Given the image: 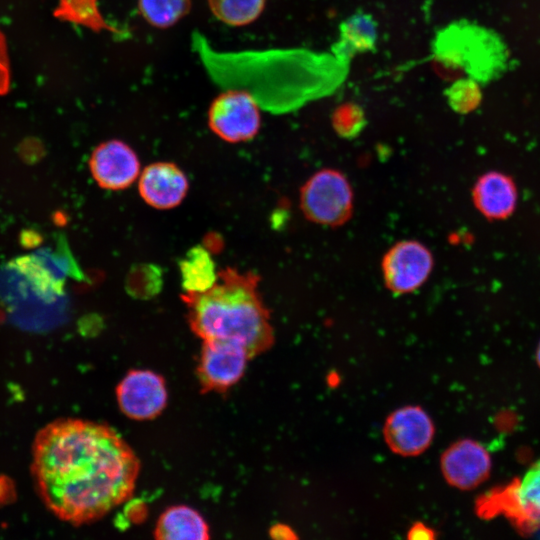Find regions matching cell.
Segmentation results:
<instances>
[{
	"instance_id": "obj_24",
	"label": "cell",
	"mask_w": 540,
	"mask_h": 540,
	"mask_svg": "<svg viewBox=\"0 0 540 540\" xmlns=\"http://www.w3.org/2000/svg\"><path fill=\"white\" fill-rule=\"evenodd\" d=\"M10 71L7 45L4 34L0 31V96L9 90Z\"/></svg>"
},
{
	"instance_id": "obj_27",
	"label": "cell",
	"mask_w": 540,
	"mask_h": 540,
	"mask_svg": "<svg viewBox=\"0 0 540 540\" xmlns=\"http://www.w3.org/2000/svg\"><path fill=\"white\" fill-rule=\"evenodd\" d=\"M535 361H536L537 366L540 368V340L538 342V345L535 351Z\"/></svg>"
},
{
	"instance_id": "obj_22",
	"label": "cell",
	"mask_w": 540,
	"mask_h": 540,
	"mask_svg": "<svg viewBox=\"0 0 540 540\" xmlns=\"http://www.w3.org/2000/svg\"><path fill=\"white\" fill-rule=\"evenodd\" d=\"M367 119L364 109L355 102H344L332 112L331 125L334 132L343 139H354L364 130Z\"/></svg>"
},
{
	"instance_id": "obj_26",
	"label": "cell",
	"mask_w": 540,
	"mask_h": 540,
	"mask_svg": "<svg viewBox=\"0 0 540 540\" xmlns=\"http://www.w3.org/2000/svg\"><path fill=\"white\" fill-rule=\"evenodd\" d=\"M270 535L273 538H281V539H291L296 538L294 535V532L290 527L283 524H276L270 529Z\"/></svg>"
},
{
	"instance_id": "obj_21",
	"label": "cell",
	"mask_w": 540,
	"mask_h": 540,
	"mask_svg": "<svg viewBox=\"0 0 540 540\" xmlns=\"http://www.w3.org/2000/svg\"><path fill=\"white\" fill-rule=\"evenodd\" d=\"M143 18L156 28H169L186 16L191 0H138Z\"/></svg>"
},
{
	"instance_id": "obj_5",
	"label": "cell",
	"mask_w": 540,
	"mask_h": 540,
	"mask_svg": "<svg viewBox=\"0 0 540 540\" xmlns=\"http://www.w3.org/2000/svg\"><path fill=\"white\" fill-rule=\"evenodd\" d=\"M211 131L229 143L253 139L261 126L259 103L244 89H228L220 93L208 110Z\"/></svg>"
},
{
	"instance_id": "obj_16",
	"label": "cell",
	"mask_w": 540,
	"mask_h": 540,
	"mask_svg": "<svg viewBox=\"0 0 540 540\" xmlns=\"http://www.w3.org/2000/svg\"><path fill=\"white\" fill-rule=\"evenodd\" d=\"M337 46L341 55H354L372 52L378 40V23L364 11L349 15L339 25Z\"/></svg>"
},
{
	"instance_id": "obj_6",
	"label": "cell",
	"mask_w": 540,
	"mask_h": 540,
	"mask_svg": "<svg viewBox=\"0 0 540 540\" xmlns=\"http://www.w3.org/2000/svg\"><path fill=\"white\" fill-rule=\"evenodd\" d=\"M249 359V353L239 344L202 341L196 369L202 391H227L243 377Z\"/></svg>"
},
{
	"instance_id": "obj_9",
	"label": "cell",
	"mask_w": 540,
	"mask_h": 540,
	"mask_svg": "<svg viewBox=\"0 0 540 540\" xmlns=\"http://www.w3.org/2000/svg\"><path fill=\"white\" fill-rule=\"evenodd\" d=\"M440 469L450 486L469 491L479 487L489 478L492 458L482 443L471 438H462L443 451Z\"/></svg>"
},
{
	"instance_id": "obj_4",
	"label": "cell",
	"mask_w": 540,
	"mask_h": 540,
	"mask_svg": "<svg viewBox=\"0 0 540 540\" xmlns=\"http://www.w3.org/2000/svg\"><path fill=\"white\" fill-rule=\"evenodd\" d=\"M305 216L318 224L338 226L346 222L353 209V193L339 171L324 169L309 178L300 193Z\"/></svg>"
},
{
	"instance_id": "obj_8",
	"label": "cell",
	"mask_w": 540,
	"mask_h": 540,
	"mask_svg": "<svg viewBox=\"0 0 540 540\" xmlns=\"http://www.w3.org/2000/svg\"><path fill=\"white\" fill-rule=\"evenodd\" d=\"M167 398L164 378L151 370H131L116 387L120 410L133 420L156 418L164 410Z\"/></svg>"
},
{
	"instance_id": "obj_11",
	"label": "cell",
	"mask_w": 540,
	"mask_h": 540,
	"mask_svg": "<svg viewBox=\"0 0 540 540\" xmlns=\"http://www.w3.org/2000/svg\"><path fill=\"white\" fill-rule=\"evenodd\" d=\"M89 168L101 188L122 190L129 187L138 177L140 162L129 145L114 139L99 144L93 150Z\"/></svg>"
},
{
	"instance_id": "obj_7",
	"label": "cell",
	"mask_w": 540,
	"mask_h": 540,
	"mask_svg": "<svg viewBox=\"0 0 540 540\" xmlns=\"http://www.w3.org/2000/svg\"><path fill=\"white\" fill-rule=\"evenodd\" d=\"M433 265L432 253L425 245L414 240L401 241L383 257V279L395 295L410 293L426 282Z\"/></svg>"
},
{
	"instance_id": "obj_3",
	"label": "cell",
	"mask_w": 540,
	"mask_h": 540,
	"mask_svg": "<svg viewBox=\"0 0 540 540\" xmlns=\"http://www.w3.org/2000/svg\"><path fill=\"white\" fill-rule=\"evenodd\" d=\"M435 53L442 64L464 71L478 83L500 77L508 67L509 52L493 30L469 21H458L440 31Z\"/></svg>"
},
{
	"instance_id": "obj_12",
	"label": "cell",
	"mask_w": 540,
	"mask_h": 540,
	"mask_svg": "<svg viewBox=\"0 0 540 540\" xmlns=\"http://www.w3.org/2000/svg\"><path fill=\"white\" fill-rule=\"evenodd\" d=\"M497 511H502L519 527L536 531L540 527V459L522 479L498 492Z\"/></svg>"
},
{
	"instance_id": "obj_20",
	"label": "cell",
	"mask_w": 540,
	"mask_h": 540,
	"mask_svg": "<svg viewBox=\"0 0 540 540\" xmlns=\"http://www.w3.org/2000/svg\"><path fill=\"white\" fill-rule=\"evenodd\" d=\"M267 0H208L213 15L223 23L246 26L256 21L263 13Z\"/></svg>"
},
{
	"instance_id": "obj_17",
	"label": "cell",
	"mask_w": 540,
	"mask_h": 540,
	"mask_svg": "<svg viewBox=\"0 0 540 540\" xmlns=\"http://www.w3.org/2000/svg\"><path fill=\"white\" fill-rule=\"evenodd\" d=\"M13 268L27 280L42 298L51 299L62 292L63 281L44 255H29L13 262Z\"/></svg>"
},
{
	"instance_id": "obj_23",
	"label": "cell",
	"mask_w": 540,
	"mask_h": 540,
	"mask_svg": "<svg viewBox=\"0 0 540 540\" xmlns=\"http://www.w3.org/2000/svg\"><path fill=\"white\" fill-rule=\"evenodd\" d=\"M445 96L451 109L460 114L475 110L482 99L479 83L470 77L454 81L445 90Z\"/></svg>"
},
{
	"instance_id": "obj_19",
	"label": "cell",
	"mask_w": 540,
	"mask_h": 540,
	"mask_svg": "<svg viewBox=\"0 0 540 540\" xmlns=\"http://www.w3.org/2000/svg\"><path fill=\"white\" fill-rule=\"evenodd\" d=\"M183 287L187 292H202L212 287L217 280L214 263L202 247L192 248L180 262Z\"/></svg>"
},
{
	"instance_id": "obj_13",
	"label": "cell",
	"mask_w": 540,
	"mask_h": 540,
	"mask_svg": "<svg viewBox=\"0 0 540 540\" xmlns=\"http://www.w3.org/2000/svg\"><path fill=\"white\" fill-rule=\"evenodd\" d=\"M138 187L141 197L148 205L157 209H171L183 201L189 183L176 164L157 162L145 167Z\"/></svg>"
},
{
	"instance_id": "obj_25",
	"label": "cell",
	"mask_w": 540,
	"mask_h": 540,
	"mask_svg": "<svg viewBox=\"0 0 540 540\" xmlns=\"http://www.w3.org/2000/svg\"><path fill=\"white\" fill-rule=\"evenodd\" d=\"M407 537L409 539H433L435 533L432 529L426 526L424 523L418 522L411 525L408 530Z\"/></svg>"
},
{
	"instance_id": "obj_1",
	"label": "cell",
	"mask_w": 540,
	"mask_h": 540,
	"mask_svg": "<svg viewBox=\"0 0 540 540\" xmlns=\"http://www.w3.org/2000/svg\"><path fill=\"white\" fill-rule=\"evenodd\" d=\"M140 471L128 443L108 425L60 419L42 428L32 447L36 490L57 518L96 521L128 500Z\"/></svg>"
},
{
	"instance_id": "obj_10",
	"label": "cell",
	"mask_w": 540,
	"mask_h": 540,
	"mask_svg": "<svg viewBox=\"0 0 540 540\" xmlns=\"http://www.w3.org/2000/svg\"><path fill=\"white\" fill-rule=\"evenodd\" d=\"M434 436L432 418L418 405H406L394 410L383 426V437L389 449L404 457L422 454L429 448Z\"/></svg>"
},
{
	"instance_id": "obj_2",
	"label": "cell",
	"mask_w": 540,
	"mask_h": 540,
	"mask_svg": "<svg viewBox=\"0 0 540 540\" xmlns=\"http://www.w3.org/2000/svg\"><path fill=\"white\" fill-rule=\"evenodd\" d=\"M259 278L227 267L215 284L202 292L181 295L191 330L202 341L241 345L250 357L267 351L274 342L268 310L257 290Z\"/></svg>"
},
{
	"instance_id": "obj_14",
	"label": "cell",
	"mask_w": 540,
	"mask_h": 540,
	"mask_svg": "<svg viewBox=\"0 0 540 540\" xmlns=\"http://www.w3.org/2000/svg\"><path fill=\"white\" fill-rule=\"evenodd\" d=\"M471 196L476 210L490 221L509 218L518 200L514 179L500 171L480 175L472 187Z\"/></svg>"
},
{
	"instance_id": "obj_15",
	"label": "cell",
	"mask_w": 540,
	"mask_h": 540,
	"mask_svg": "<svg viewBox=\"0 0 540 540\" xmlns=\"http://www.w3.org/2000/svg\"><path fill=\"white\" fill-rule=\"evenodd\" d=\"M154 536L162 540H206L209 527L203 516L187 505L167 508L158 518Z\"/></svg>"
},
{
	"instance_id": "obj_28",
	"label": "cell",
	"mask_w": 540,
	"mask_h": 540,
	"mask_svg": "<svg viewBox=\"0 0 540 540\" xmlns=\"http://www.w3.org/2000/svg\"><path fill=\"white\" fill-rule=\"evenodd\" d=\"M536 532H539L538 536L540 537V527L536 530Z\"/></svg>"
},
{
	"instance_id": "obj_18",
	"label": "cell",
	"mask_w": 540,
	"mask_h": 540,
	"mask_svg": "<svg viewBox=\"0 0 540 540\" xmlns=\"http://www.w3.org/2000/svg\"><path fill=\"white\" fill-rule=\"evenodd\" d=\"M54 16L61 21L84 26L96 33L102 31L121 33L106 21L99 9V0H58Z\"/></svg>"
}]
</instances>
